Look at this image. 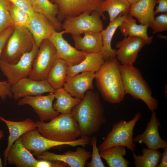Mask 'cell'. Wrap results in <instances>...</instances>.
Here are the masks:
<instances>
[{"instance_id": "cell-1", "label": "cell", "mask_w": 167, "mask_h": 167, "mask_svg": "<svg viewBox=\"0 0 167 167\" xmlns=\"http://www.w3.org/2000/svg\"><path fill=\"white\" fill-rule=\"evenodd\" d=\"M71 113L79 126L82 136L97 133L106 121L100 96L89 90L81 101L72 110Z\"/></svg>"}, {"instance_id": "cell-2", "label": "cell", "mask_w": 167, "mask_h": 167, "mask_svg": "<svg viewBox=\"0 0 167 167\" xmlns=\"http://www.w3.org/2000/svg\"><path fill=\"white\" fill-rule=\"evenodd\" d=\"M121 64L116 58L105 60L95 73L96 83L104 99L112 104L120 103L126 95L120 71Z\"/></svg>"}, {"instance_id": "cell-3", "label": "cell", "mask_w": 167, "mask_h": 167, "mask_svg": "<svg viewBox=\"0 0 167 167\" xmlns=\"http://www.w3.org/2000/svg\"><path fill=\"white\" fill-rule=\"evenodd\" d=\"M36 122L39 132L50 140L69 142L82 137L78 124L71 113L61 114L48 122L41 121Z\"/></svg>"}, {"instance_id": "cell-4", "label": "cell", "mask_w": 167, "mask_h": 167, "mask_svg": "<svg viewBox=\"0 0 167 167\" xmlns=\"http://www.w3.org/2000/svg\"><path fill=\"white\" fill-rule=\"evenodd\" d=\"M120 71L126 94L142 100L152 112L156 109L158 101L152 96L151 89L139 70L133 65H121Z\"/></svg>"}, {"instance_id": "cell-5", "label": "cell", "mask_w": 167, "mask_h": 167, "mask_svg": "<svg viewBox=\"0 0 167 167\" xmlns=\"http://www.w3.org/2000/svg\"><path fill=\"white\" fill-rule=\"evenodd\" d=\"M141 117V114L138 112L129 121L122 119L113 123L105 139L98 147L100 152L116 146H124L132 152H135L136 145L133 140V130Z\"/></svg>"}, {"instance_id": "cell-6", "label": "cell", "mask_w": 167, "mask_h": 167, "mask_svg": "<svg viewBox=\"0 0 167 167\" xmlns=\"http://www.w3.org/2000/svg\"><path fill=\"white\" fill-rule=\"evenodd\" d=\"M34 43L33 37L27 28L15 27L0 59L10 64L15 63L24 53L32 49Z\"/></svg>"}, {"instance_id": "cell-7", "label": "cell", "mask_w": 167, "mask_h": 167, "mask_svg": "<svg viewBox=\"0 0 167 167\" xmlns=\"http://www.w3.org/2000/svg\"><path fill=\"white\" fill-rule=\"evenodd\" d=\"M20 138L26 148L37 156L44 152L57 146L65 145L73 147L84 146L89 144L91 139L90 136H84L71 142L55 141L43 136L36 128L26 133Z\"/></svg>"}, {"instance_id": "cell-8", "label": "cell", "mask_w": 167, "mask_h": 167, "mask_svg": "<svg viewBox=\"0 0 167 167\" xmlns=\"http://www.w3.org/2000/svg\"><path fill=\"white\" fill-rule=\"evenodd\" d=\"M101 16L100 12L95 10L91 13L85 11L76 16L67 17L62 24V28L65 33L72 36L88 32H101L103 29Z\"/></svg>"}, {"instance_id": "cell-9", "label": "cell", "mask_w": 167, "mask_h": 167, "mask_svg": "<svg viewBox=\"0 0 167 167\" xmlns=\"http://www.w3.org/2000/svg\"><path fill=\"white\" fill-rule=\"evenodd\" d=\"M39 48L34 43L32 49L24 53L15 63L10 64L0 59V69L11 85L29 75Z\"/></svg>"}, {"instance_id": "cell-10", "label": "cell", "mask_w": 167, "mask_h": 167, "mask_svg": "<svg viewBox=\"0 0 167 167\" xmlns=\"http://www.w3.org/2000/svg\"><path fill=\"white\" fill-rule=\"evenodd\" d=\"M57 58L56 51L54 45L49 39L44 40L39 48L28 78L38 81L46 80Z\"/></svg>"}, {"instance_id": "cell-11", "label": "cell", "mask_w": 167, "mask_h": 167, "mask_svg": "<svg viewBox=\"0 0 167 167\" xmlns=\"http://www.w3.org/2000/svg\"><path fill=\"white\" fill-rule=\"evenodd\" d=\"M54 99V93H49L45 96H28L19 100L17 105H29L37 114L40 121L50 120L59 114L53 108V101Z\"/></svg>"}, {"instance_id": "cell-12", "label": "cell", "mask_w": 167, "mask_h": 167, "mask_svg": "<svg viewBox=\"0 0 167 167\" xmlns=\"http://www.w3.org/2000/svg\"><path fill=\"white\" fill-rule=\"evenodd\" d=\"M103 0H51L57 6V16L60 22L69 16H76L82 13L99 11V6Z\"/></svg>"}, {"instance_id": "cell-13", "label": "cell", "mask_w": 167, "mask_h": 167, "mask_svg": "<svg viewBox=\"0 0 167 167\" xmlns=\"http://www.w3.org/2000/svg\"><path fill=\"white\" fill-rule=\"evenodd\" d=\"M11 89L12 98L16 101L27 96L54 93L55 90L46 80H35L28 77L23 78L11 85Z\"/></svg>"}, {"instance_id": "cell-14", "label": "cell", "mask_w": 167, "mask_h": 167, "mask_svg": "<svg viewBox=\"0 0 167 167\" xmlns=\"http://www.w3.org/2000/svg\"><path fill=\"white\" fill-rule=\"evenodd\" d=\"M64 30L54 31L49 39L55 47L57 58L65 61L68 66L77 64L81 61L88 54L78 50L72 46L63 37Z\"/></svg>"}, {"instance_id": "cell-15", "label": "cell", "mask_w": 167, "mask_h": 167, "mask_svg": "<svg viewBox=\"0 0 167 167\" xmlns=\"http://www.w3.org/2000/svg\"><path fill=\"white\" fill-rule=\"evenodd\" d=\"M146 45L142 38L127 36L118 41L116 45V58L121 65H133L140 50Z\"/></svg>"}, {"instance_id": "cell-16", "label": "cell", "mask_w": 167, "mask_h": 167, "mask_svg": "<svg viewBox=\"0 0 167 167\" xmlns=\"http://www.w3.org/2000/svg\"><path fill=\"white\" fill-rule=\"evenodd\" d=\"M161 126L156 112H152L151 119L147 124L145 131L142 133L133 138L134 142L143 143L149 148L164 149L167 147V141L162 139L160 135L158 129Z\"/></svg>"}, {"instance_id": "cell-17", "label": "cell", "mask_w": 167, "mask_h": 167, "mask_svg": "<svg viewBox=\"0 0 167 167\" xmlns=\"http://www.w3.org/2000/svg\"><path fill=\"white\" fill-rule=\"evenodd\" d=\"M91 156V152L79 146L75 151L68 150L62 154L46 151L37 156V158L40 159L61 161L71 167H84Z\"/></svg>"}, {"instance_id": "cell-18", "label": "cell", "mask_w": 167, "mask_h": 167, "mask_svg": "<svg viewBox=\"0 0 167 167\" xmlns=\"http://www.w3.org/2000/svg\"><path fill=\"white\" fill-rule=\"evenodd\" d=\"M95 76L94 72L81 73L67 79L63 88L72 96L82 100L88 91L94 89Z\"/></svg>"}, {"instance_id": "cell-19", "label": "cell", "mask_w": 167, "mask_h": 167, "mask_svg": "<svg viewBox=\"0 0 167 167\" xmlns=\"http://www.w3.org/2000/svg\"><path fill=\"white\" fill-rule=\"evenodd\" d=\"M29 17L27 28L32 34L36 45L39 47L43 41L49 39L56 30L49 20L42 14L35 12Z\"/></svg>"}, {"instance_id": "cell-20", "label": "cell", "mask_w": 167, "mask_h": 167, "mask_svg": "<svg viewBox=\"0 0 167 167\" xmlns=\"http://www.w3.org/2000/svg\"><path fill=\"white\" fill-rule=\"evenodd\" d=\"M0 120L5 123L9 133L7 145L3 153L4 166H6L7 164V156L10 148L15 141L22 135L36 128V122L29 118H27L21 121H13L6 119L0 116Z\"/></svg>"}, {"instance_id": "cell-21", "label": "cell", "mask_w": 167, "mask_h": 167, "mask_svg": "<svg viewBox=\"0 0 167 167\" xmlns=\"http://www.w3.org/2000/svg\"><path fill=\"white\" fill-rule=\"evenodd\" d=\"M37 160L18 138L10 148L6 158L7 164L18 167H35Z\"/></svg>"}, {"instance_id": "cell-22", "label": "cell", "mask_w": 167, "mask_h": 167, "mask_svg": "<svg viewBox=\"0 0 167 167\" xmlns=\"http://www.w3.org/2000/svg\"><path fill=\"white\" fill-rule=\"evenodd\" d=\"M84 34L83 37L72 36L76 49L88 54L101 53L103 42L101 32H88Z\"/></svg>"}, {"instance_id": "cell-23", "label": "cell", "mask_w": 167, "mask_h": 167, "mask_svg": "<svg viewBox=\"0 0 167 167\" xmlns=\"http://www.w3.org/2000/svg\"><path fill=\"white\" fill-rule=\"evenodd\" d=\"M105 61L101 53H88L83 60L79 63L68 66L67 79L82 72L95 73L100 68Z\"/></svg>"}, {"instance_id": "cell-24", "label": "cell", "mask_w": 167, "mask_h": 167, "mask_svg": "<svg viewBox=\"0 0 167 167\" xmlns=\"http://www.w3.org/2000/svg\"><path fill=\"white\" fill-rule=\"evenodd\" d=\"M157 0H139L131 5L129 14L141 24L150 27L155 18L154 8Z\"/></svg>"}, {"instance_id": "cell-25", "label": "cell", "mask_w": 167, "mask_h": 167, "mask_svg": "<svg viewBox=\"0 0 167 167\" xmlns=\"http://www.w3.org/2000/svg\"><path fill=\"white\" fill-rule=\"evenodd\" d=\"M137 20L128 14L122 21L119 29L124 37L136 36L143 39L146 45L151 44L153 40V36H149L147 33L148 25L136 23Z\"/></svg>"}, {"instance_id": "cell-26", "label": "cell", "mask_w": 167, "mask_h": 167, "mask_svg": "<svg viewBox=\"0 0 167 167\" xmlns=\"http://www.w3.org/2000/svg\"><path fill=\"white\" fill-rule=\"evenodd\" d=\"M127 14H120L110 21L107 28L101 32L103 42V48L101 53L105 60L116 57V50L111 47L112 39L117 29Z\"/></svg>"}, {"instance_id": "cell-27", "label": "cell", "mask_w": 167, "mask_h": 167, "mask_svg": "<svg viewBox=\"0 0 167 167\" xmlns=\"http://www.w3.org/2000/svg\"><path fill=\"white\" fill-rule=\"evenodd\" d=\"M35 12L45 16L56 30L62 28V24L57 18L58 10L57 5L49 0H30Z\"/></svg>"}, {"instance_id": "cell-28", "label": "cell", "mask_w": 167, "mask_h": 167, "mask_svg": "<svg viewBox=\"0 0 167 167\" xmlns=\"http://www.w3.org/2000/svg\"><path fill=\"white\" fill-rule=\"evenodd\" d=\"M126 147L123 146H114L100 151L101 158L106 161L109 167H128L130 162L124 156L126 155Z\"/></svg>"}, {"instance_id": "cell-29", "label": "cell", "mask_w": 167, "mask_h": 167, "mask_svg": "<svg viewBox=\"0 0 167 167\" xmlns=\"http://www.w3.org/2000/svg\"><path fill=\"white\" fill-rule=\"evenodd\" d=\"M68 66L64 60L57 58L48 73L46 80L55 89L63 87L67 79Z\"/></svg>"}, {"instance_id": "cell-30", "label": "cell", "mask_w": 167, "mask_h": 167, "mask_svg": "<svg viewBox=\"0 0 167 167\" xmlns=\"http://www.w3.org/2000/svg\"><path fill=\"white\" fill-rule=\"evenodd\" d=\"M131 4L126 0H103L99 7V11L104 19L106 18L103 14L108 12L111 21L120 14H129Z\"/></svg>"}, {"instance_id": "cell-31", "label": "cell", "mask_w": 167, "mask_h": 167, "mask_svg": "<svg viewBox=\"0 0 167 167\" xmlns=\"http://www.w3.org/2000/svg\"><path fill=\"white\" fill-rule=\"evenodd\" d=\"M54 93L56 101L53 104V108L61 114L71 113L73 108L82 100L74 98L63 87L55 89Z\"/></svg>"}, {"instance_id": "cell-32", "label": "cell", "mask_w": 167, "mask_h": 167, "mask_svg": "<svg viewBox=\"0 0 167 167\" xmlns=\"http://www.w3.org/2000/svg\"><path fill=\"white\" fill-rule=\"evenodd\" d=\"M142 155H137L133 152V164L135 167H157L162 153L158 149L145 148L142 149Z\"/></svg>"}, {"instance_id": "cell-33", "label": "cell", "mask_w": 167, "mask_h": 167, "mask_svg": "<svg viewBox=\"0 0 167 167\" xmlns=\"http://www.w3.org/2000/svg\"><path fill=\"white\" fill-rule=\"evenodd\" d=\"M7 2L8 8L13 20L14 27L27 28L30 19L28 13L7 1Z\"/></svg>"}, {"instance_id": "cell-34", "label": "cell", "mask_w": 167, "mask_h": 167, "mask_svg": "<svg viewBox=\"0 0 167 167\" xmlns=\"http://www.w3.org/2000/svg\"><path fill=\"white\" fill-rule=\"evenodd\" d=\"M11 26L14 27V25L8 8L7 1L0 0V34Z\"/></svg>"}, {"instance_id": "cell-35", "label": "cell", "mask_w": 167, "mask_h": 167, "mask_svg": "<svg viewBox=\"0 0 167 167\" xmlns=\"http://www.w3.org/2000/svg\"><path fill=\"white\" fill-rule=\"evenodd\" d=\"M92 152L91 153V160L88 164L89 167H105L100 154V151L97 145V139L94 136L92 138Z\"/></svg>"}, {"instance_id": "cell-36", "label": "cell", "mask_w": 167, "mask_h": 167, "mask_svg": "<svg viewBox=\"0 0 167 167\" xmlns=\"http://www.w3.org/2000/svg\"><path fill=\"white\" fill-rule=\"evenodd\" d=\"M150 27L154 34L167 30V13L162 14L156 17L151 23Z\"/></svg>"}, {"instance_id": "cell-37", "label": "cell", "mask_w": 167, "mask_h": 167, "mask_svg": "<svg viewBox=\"0 0 167 167\" xmlns=\"http://www.w3.org/2000/svg\"><path fill=\"white\" fill-rule=\"evenodd\" d=\"M17 6L26 11L29 15L34 12L30 0H7Z\"/></svg>"}, {"instance_id": "cell-38", "label": "cell", "mask_w": 167, "mask_h": 167, "mask_svg": "<svg viewBox=\"0 0 167 167\" xmlns=\"http://www.w3.org/2000/svg\"><path fill=\"white\" fill-rule=\"evenodd\" d=\"M11 85L7 81H0V98L3 101L8 97L12 98Z\"/></svg>"}, {"instance_id": "cell-39", "label": "cell", "mask_w": 167, "mask_h": 167, "mask_svg": "<svg viewBox=\"0 0 167 167\" xmlns=\"http://www.w3.org/2000/svg\"><path fill=\"white\" fill-rule=\"evenodd\" d=\"M65 163L59 161H51L41 159L37 160L35 167H68Z\"/></svg>"}, {"instance_id": "cell-40", "label": "cell", "mask_w": 167, "mask_h": 167, "mask_svg": "<svg viewBox=\"0 0 167 167\" xmlns=\"http://www.w3.org/2000/svg\"><path fill=\"white\" fill-rule=\"evenodd\" d=\"M14 28V27H10L0 34V58L4 47Z\"/></svg>"}, {"instance_id": "cell-41", "label": "cell", "mask_w": 167, "mask_h": 167, "mask_svg": "<svg viewBox=\"0 0 167 167\" xmlns=\"http://www.w3.org/2000/svg\"><path fill=\"white\" fill-rule=\"evenodd\" d=\"M156 3L158 5L154 11L155 15L159 13H167V0H157Z\"/></svg>"}, {"instance_id": "cell-42", "label": "cell", "mask_w": 167, "mask_h": 167, "mask_svg": "<svg viewBox=\"0 0 167 167\" xmlns=\"http://www.w3.org/2000/svg\"><path fill=\"white\" fill-rule=\"evenodd\" d=\"M167 167V147L164 148L162 153L161 157L160 163L157 167Z\"/></svg>"}, {"instance_id": "cell-43", "label": "cell", "mask_w": 167, "mask_h": 167, "mask_svg": "<svg viewBox=\"0 0 167 167\" xmlns=\"http://www.w3.org/2000/svg\"><path fill=\"white\" fill-rule=\"evenodd\" d=\"M4 136L3 131L2 130H0V139H2V138ZM3 166L2 163L1 158L0 156V167H2Z\"/></svg>"}, {"instance_id": "cell-44", "label": "cell", "mask_w": 167, "mask_h": 167, "mask_svg": "<svg viewBox=\"0 0 167 167\" xmlns=\"http://www.w3.org/2000/svg\"><path fill=\"white\" fill-rule=\"evenodd\" d=\"M126 0L131 5L135 3L139 0Z\"/></svg>"}, {"instance_id": "cell-45", "label": "cell", "mask_w": 167, "mask_h": 167, "mask_svg": "<svg viewBox=\"0 0 167 167\" xmlns=\"http://www.w3.org/2000/svg\"><path fill=\"white\" fill-rule=\"evenodd\" d=\"M158 36L161 38L164 39L166 40L167 38V36H163L162 35H158Z\"/></svg>"}]
</instances>
